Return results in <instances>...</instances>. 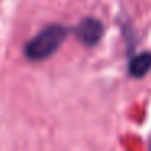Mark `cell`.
<instances>
[{"mask_svg": "<svg viewBox=\"0 0 151 151\" xmlns=\"http://www.w3.org/2000/svg\"><path fill=\"white\" fill-rule=\"evenodd\" d=\"M151 72V52H140L128 62V76L135 80L145 78Z\"/></svg>", "mask_w": 151, "mask_h": 151, "instance_id": "cell-3", "label": "cell"}, {"mask_svg": "<svg viewBox=\"0 0 151 151\" xmlns=\"http://www.w3.org/2000/svg\"><path fill=\"white\" fill-rule=\"evenodd\" d=\"M148 151H151V140H150V143H148Z\"/></svg>", "mask_w": 151, "mask_h": 151, "instance_id": "cell-4", "label": "cell"}, {"mask_svg": "<svg viewBox=\"0 0 151 151\" xmlns=\"http://www.w3.org/2000/svg\"><path fill=\"white\" fill-rule=\"evenodd\" d=\"M70 29L63 24L52 23L44 26L24 46V55L31 62H42L52 57L68 37Z\"/></svg>", "mask_w": 151, "mask_h": 151, "instance_id": "cell-1", "label": "cell"}, {"mask_svg": "<svg viewBox=\"0 0 151 151\" xmlns=\"http://www.w3.org/2000/svg\"><path fill=\"white\" fill-rule=\"evenodd\" d=\"M73 36L86 47H94L104 37V24L94 17H86L73 28Z\"/></svg>", "mask_w": 151, "mask_h": 151, "instance_id": "cell-2", "label": "cell"}]
</instances>
